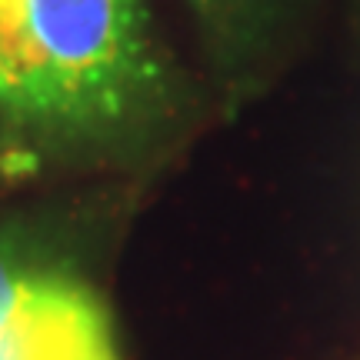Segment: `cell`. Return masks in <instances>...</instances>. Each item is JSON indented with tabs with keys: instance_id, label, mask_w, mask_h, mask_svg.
Masks as SVG:
<instances>
[{
	"instance_id": "6da1fadb",
	"label": "cell",
	"mask_w": 360,
	"mask_h": 360,
	"mask_svg": "<svg viewBox=\"0 0 360 360\" xmlns=\"http://www.w3.org/2000/svg\"><path fill=\"white\" fill-rule=\"evenodd\" d=\"M160 94L143 0H0V120L20 143L97 141Z\"/></svg>"
},
{
	"instance_id": "7a4b0ae2",
	"label": "cell",
	"mask_w": 360,
	"mask_h": 360,
	"mask_svg": "<svg viewBox=\"0 0 360 360\" xmlns=\"http://www.w3.org/2000/svg\"><path fill=\"white\" fill-rule=\"evenodd\" d=\"M0 360H120L101 294L64 260L0 231Z\"/></svg>"
},
{
	"instance_id": "3957f363",
	"label": "cell",
	"mask_w": 360,
	"mask_h": 360,
	"mask_svg": "<svg viewBox=\"0 0 360 360\" xmlns=\"http://www.w3.org/2000/svg\"><path fill=\"white\" fill-rule=\"evenodd\" d=\"M207 17H227V13H237L240 7H247L250 0H193Z\"/></svg>"
}]
</instances>
